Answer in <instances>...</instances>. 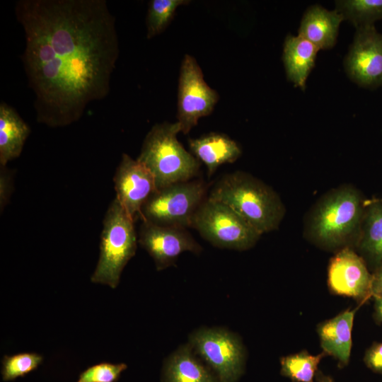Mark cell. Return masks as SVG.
<instances>
[{
  "label": "cell",
  "mask_w": 382,
  "mask_h": 382,
  "mask_svg": "<svg viewBox=\"0 0 382 382\" xmlns=\"http://www.w3.org/2000/svg\"><path fill=\"white\" fill-rule=\"evenodd\" d=\"M13 191L12 173L6 166L0 168V209L1 212L8 203Z\"/></svg>",
  "instance_id": "27"
},
{
  "label": "cell",
  "mask_w": 382,
  "mask_h": 382,
  "mask_svg": "<svg viewBox=\"0 0 382 382\" xmlns=\"http://www.w3.org/2000/svg\"><path fill=\"white\" fill-rule=\"evenodd\" d=\"M371 294L373 298L382 297V265L372 274Z\"/></svg>",
  "instance_id": "28"
},
{
  "label": "cell",
  "mask_w": 382,
  "mask_h": 382,
  "mask_svg": "<svg viewBox=\"0 0 382 382\" xmlns=\"http://www.w3.org/2000/svg\"><path fill=\"white\" fill-rule=\"evenodd\" d=\"M343 20L337 10L329 11L313 5L306 10L301 19L299 35L312 42L319 50L331 49L336 43Z\"/></svg>",
  "instance_id": "15"
},
{
  "label": "cell",
  "mask_w": 382,
  "mask_h": 382,
  "mask_svg": "<svg viewBox=\"0 0 382 382\" xmlns=\"http://www.w3.org/2000/svg\"><path fill=\"white\" fill-rule=\"evenodd\" d=\"M188 145L195 158L206 166L209 176L213 175L220 166L236 161L242 153L236 141L218 132L189 139Z\"/></svg>",
  "instance_id": "14"
},
{
  "label": "cell",
  "mask_w": 382,
  "mask_h": 382,
  "mask_svg": "<svg viewBox=\"0 0 382 382\" xmlns=\"http://www.w3.org/2000/svg\"><path fill=\"white\" fill-rule=\"evenodd\" d=\"M218 93L204 81L197 60L185 54L182 61L178 93L177 123L187 134L198 120L212 113L219 100Z\"/></svg>",
  "instance_id": "9"
},
{
  "label": "cell",
  "mask_w": 382,
  "mask_h": 382,
  "mask_svg": "<svg viewBox=\"0 0 382 382\" xmlns=\"http://www.w3.org/2000/svg\"><path fill=\"white\" fill-rule=\"evenodd\" d=\"M191 227L213 245L236 250L252 248L261 236L230 207L209 198L198 207Z\"/></svg>",
  "instance_id": "6"
},
{
  "label": "cell",
  "mask_w": 382,
  "mask_h": 382,
  "mask_svg": "<svg viewBox=\"0 0 382 382\" xmlns=\"http://www.w3.org/2000/svg\"><path fill=\"white\" fill-rule=\"evenodd\" d=\"M127 368L124 363L101 362L82 371L76 382H117Z\"/></svg>",
  "instance_id": "25"
},
{
  "label": "cell",
  "mask_w": 382,
  "mask_h": 382,
  "mask_svg": "<svg viewBox=\"0 0 382 382\" xmlns=\"http://www.w3.org/2000/svg\"><path fill=\"white\" fill-rule=\"evenodd\" d=\"M43 357L34 352H23L13 355H4L1 370L2 380L10 381L23 377L37 369Z\"/></svg>",
  "instance_id": "24"
},
{
  "label": "cell",
  "mask_w": 382,
  "mask_h": 382,
  "mask_svg": "<svg viewBox=\"0 0 382 382\" xmlns=\"http://www.w3.org/2000/svg\"><path fill=\"white\" fill-rule=\"evenodd\" d=\"M188 344L215 372L218 382H237L244 369L245 354L240 338L219 328H199Z\"/></svg>",
  "instance_id": "8"
},
{
  "label": "cell",
  "mask_w": 382,
  "mask_h": 382,
  "mask_svg": "<svg viewBox=\"0 0 382 382\" xmlns=\"http://www.w3.org/2000/svg\"><path fill=\"white\" fill-rule=\"evenodd\" d=\"M357 309L346 310L318 328L323 352L335 357L342 366L349 360L352 348V330Z\"/></svg>",
  "instance_id": "16"
},
{
  "label": "cell",
  "mask_w": 382,
  "mask_h": 382,
  "mask_svg": "<svg viewBox=\"0 0 382 382\" xmlns=\"http://www.w3.org/2000/svg\"><path fill=\"white\" fill-rule=\"evenodd\" d=\"M138 242L153 258L158 271L175 265L185 252L198 254L202 248L185 228L142 221Z\"/></svg>",
  "instance_id": "11"
},
{
  "label": "cell",
  "mask_w": 382,
  "mask_h": 382,
  "mask_svg": "<svg viewBox=\"0 0 382 382\" xmlns=\"http://www.w3.org/2000/svg\"><path fill=\"white\" fill-rule=\"evenodd\" d=\"M205 192V185L199 180L181 182L157 190L142 207L139 219L160 226L190 227Z\"/></svg>",
  "instance_id": "7"
},
{
  "label": "cell",
  "mask_w": 382,
  "mask_h": 382,
  "mask_svg": "<svg viewBox=\"0 0 382 382\" xmlns=\"http://www.w3.org/2000/svg\"><path fill=\"white\" fill-rule=\"evenodd\" d=\"M364 361L372 371L382 374V342H374L366 351Z\"/></svg>",
  "instance_id": "26"
},
{
  "label": "cell",
  "mask_w": 382,
  "mask_h": 382,
  "mask_svg": "<svg viewBox=\"0 0 382 382\" xmlns=\"http://www.w3.org/2000/svg\"><path fill=\"white\" fill-rule=\"evenodd\" d=\"M187 0H151L149 3L146 16V37L151 39L161 33L172 21L175 11Z\"/></svg>",
  "instance_id": "23"
},
{
  "label": "cell",
  "mask_w": 382,
  "mask_h": 382,
  "mask_svg": "<svg viewBox=\"0 0 382 382\" xmlns=\"http://www.w3.org/2000/svg\"><path fill=\"white\" fill-rule=\"evenodd\" d=\"M163 382H218L215 374L196 357L187 343L179 347L165 361Z\"/></svg>",
  "instance_id": "17"
},
{
  "label": "cell",
  "mask_w": 382,
  "mask_h": 382,
  "mask_svg": "<svg viewBox=\"0 0 382 382\" xmlns=\"http://www.w3.org/2000/svg\"><path fill=\"white\" fill-rule=\"evenodd\" d=\"M371 280L365 260L349 248H342L330 260L328 283L333 293L363 303L371 297Z\"/></svg>",
  "instance_id": "13"
},
{
  "label": "cell",
  "mask_w": 382,
  "mask_h": 382,
  "mask_svg": "<svg viewBox=\"0 0 382 382\" xmlns=\"http://www.w3.org/2000/svg\"><path fill=\"white\" fill-rule=\"evenodd\" d=\"M345 69L351 79L362 87L382 85V33L374 25L357 28Z\"/></svg>",
  "instance_id": "10"
},
{
  "label": "cell",
  "mask_w": 382,
  "mask_h": 382,
  "mask_svg": "<svg viewBox=\"0 0 382 382\" xmlns=\"http://www.w3.org/2000/svg\"><path fill=\"white\" fill-rule=\"evenodd\" d=\"M30 133V127L18 112L5 102L0 104V165L18 158Z\"/></svg>",
  "instance_id": "19"
},
{
  "label": "cell",
  "mask_w": 382,
  "mask_h": 382,
  "mask_svg": "<svg viewBox=\"0 0 382 382\" xmlns=\"http://www.w3.org/2000/svg\"><path fill=\"white\" fill-rule=\"evenodd\" d=\"M15 13L37 122L62 127L78 121L89 103L109 93L119 55L106 1L20 0Z\"/></svg>",
  "instance_id": "1"
},
{
  "label": "cell",
  "mask_w": 382,
  "mask_h": 382,
  "mask_svg": "<svg viewBox=\"0 0 382 382\" xmlns=\"http://www.w3.org/2000/svg\"><path fill=\"white\" fill-rule=\"evenodd\" d=\"M208 198L230 207L261 235L277 229L284 215L278 195L260 180L242 171L224 175Z\"/></svg>",
  "instance_id": "2"
},
{
  "label": "cell",
  "mask_w": 382,
  "mask_h": 382,
  "mask_svg": "<svg viewBox=\"0 0 382 382\" xmlns=\"http://www.w3.org/2000/svg\"><path fill=\"white\" fill-rule=\"evenodd\" d=\"M361 253L375 270L382 265V202H366L363 220L357 240Z\"/></svg>",
  "instance_id": "20"
},
{
  "label": "cell",
  "mask_w": 382,
  "mask_h": 382,
  "mask_svg": "<svg viewBox=\"0 0 382 382\" xmlns=\"http://www.w3.org/2000/svg\"><path fill=\"white\" fill-rule=\"evenodd\" d=\"M382 202V200H381Z\"/></svg>",
  "instance_id": "31"
},
{
  "label": "cell",
  "mask_w": 382,
  "mask_h": 382,
  "mask_svg": "<svg viewBox=\"0 0 382 382\" xmlns=\"http://www.w3.org/2000/svg\"><path fill=\"white\" fill-rule=\"evenodd\" d=\"M319 49L299 36L288 35L284 41L283 62L287 79L304 89L307 78L315 64Z\"/></svg>",
  "instance_id": "18"
},
{
  "label": "cell",
  "mask_w": 382,
  "mask_h": 382,
  "mask_svg": "<svg viewBox=\"0 0 382 382\" xmlns=\"http://www.w3.org/2000/svg\"><path fill=\"white\" fill-rule=\"evenodd\" d=\"M316 382H333V380L329 376H324L322 374L319 373L317 374Z\"/></svg>",
  "instance_id": "30"
},
{
  "label": "cell",
  "mask_w": 382,
  "mask_h": 382,
  "mask_svg": "<svg viewBox=\"0 0 382 382\" xmlns=\"http://www.w3.org/2000/svg\"><path fill=\"white\" fill-rule=\"evenodd\" d=\"M137 242L134 220L115 198L103 219L99 258L91 281L116 288L124 267L135 255Z\"/></svg>",
  "instance_id": "5"
},
{
  "label": "cell",
  "mask_w": 382,
  "mask_h": 382,
  "mask_svg": "<svg viewBox=\"0 0 382 382\" xmlns=\"http://www.w3.org/2000/svg\"><path fill=\"white\" fill-rule=\"evenodd\" d=\"M326 354L313 355L306 351L290 354L280 359L281 374L293 382H313L318 366Z\"/></svg>",
  "instance_id": "22"
},
{
  "label": "cell",
  "mask_w": 382,
  "mask_h": 382,
  "mask_svg": "<svg viewBox=\"0 0 382 382\" xmlns=\"http://www.w3.org/2000/svg\"><path fill=\"white\" fill-rule=\"evenodd\" d=\"M179 132L177 122L156 124L137 158L154 175L157 190L191 180L199 172V161L178 141Z\"/></svg>",
  "instance_id": "4"
},
{
  "label": "cell",
  "mask_w": 382,
  "mask_h": 382,
  "mask_svg": "<svg viewBox=\"0 0 382 382\" xmlns=\"http://www.w3.org/2000/svg\"><path fill=\"white\" fill-rule=\"evenodd\" d=\"M113 182L115 198L134 220L140 218L142 207L157 190L152 173L141 162L122 154Z\"/></svg>",
  "instance_id": "12"
},
{
  "label": "cell",
  "mask_w": 382,
  "mask_h": 382,
  "mask_svg": "<svg viewBox=\"0 0 382 382\" xmlns=\"http://www.w3.org/2000/svg\"><path fill=\"white\" fill-rule=\"evenodd\" d=\"M335 6L344 19L357 28L382 19V0H341L336 1Z\"/></svg>",
  "instance_id": "21"
},
{
  "label": "cell",
  "mask_w": 382,
  "mask_h": 382,
  "mask_svg": "<svg viewBox=\"0 0 382 382\" xmlns=\"http://www.w3.org/2000/svg\"><path fill=\"white\" fill-rule=\"evenodd\" d=\"M374 299V318L378 323H382V297Z\"/></svg>",
  "instance_id": "29"
},
{
  "label": "cell",
  "mask_w": 382,
  "mask_h": 382,
  "mask_svg": "<svg viewBox=\"0 0 382 382\" xmlns=\"http://www.w3.org/2000/svg\"><path fill=\"white\" fill-rule=\"evenodd\" d=\"M366 207L360 193L350 186L334 190L317 204L307 226L312 240L328 248L357 241Z\"/></svg>",
  "instance_id": "3"
}]
</instances>
